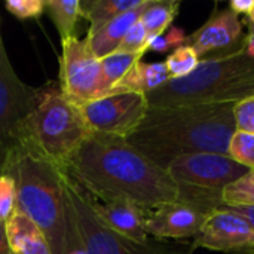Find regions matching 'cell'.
<instances>
[{
  "label": "cell",
  "mask_w": 254,
  "mask_h": 254,
  "mask_svg": "<svg viewBox=\"0 0 254 254\" xmlns=\"http://www.w3.org/2000/svg\"><path fill=\"white\" fill-rule=\"evenodd\" d=\"M65 173L92 199L128 202L146 216L180 201L168 173L119 137L91 132L70 156Z\"/></svg>",
  "instance_id": "1"
},
{
  "label": "cell",
  "mask_w": 254,
  "mask_h": 254,
  "mask_svg": "<svg viewBox=\"0 0 254 254\" xmlns=\"http://www.w3.org/2000/svg\"><path fill=\"white\" fill-rule=\"evenodd\" d=\"M234 106L149 107L127 141L165 171L179 156L228 155L229 141L237 131Z\"/></svg>",
  "instance_id": "2"
},
{
  "label": "cell",
  "mask_w": 254,
  "mask_h": 254,
  "mask_svg": "<svg viewBox=\"0 0 254 254\" xmlns=\"http://www.w3.org/2000/svg\"><path fill=\"white\" fill-rule=\"evenodd\" d=\"M3 174L15 180L16 208L40 228L52 254L67 253L74 229L64 192L65 171L21 141L9 155Z\"/></svg>",
  "instance_id": "3"
},
{
  "label": "cell",
  "mask_w": 254,
  "mask_h": 254,
  "mask_svg": "<svg viewBox=\"0 0 254 254\" xmlns=\"http://www.w3.org/2000/svg\"><path fill=\"white\" fill-rule=\"evenodd\" d=\"M254 97V58L246 48L222 58L202 60L186 77L168 79L146 94L149 107L237 104Z\"/></svg>",
  "instance_id": "4"
},
{
  "label": "cell",
  "mask_w": 254,
  "mask_h": 254,
  "mask_svg": "<svg viewBox=\"0 0 254 254\" xmlns=\"http://www.w3.org/2000/svg\"><path fill=\"white\" fill-rule=\"evenodd\" d=\"M91 135L82 109L58 88H45L27 121L21 141L30 143L52 164L65 171L70 156Z\"/></svg>",
  "instance_id": "5"
},
{
  "label": "cell",
  "mask_w": 254,
  "mask_h": 254,
  "mask_svg": "<svg viewBox=\"0 0 254 254\" xmlns=\"http://www.w3.org/2000/svg\"><path fill=\"white\" fill-rule=\"evenodd\" d=\"M250 170L228 155L196 153L176 158L167 168L179 188L180 201L204 214L223 207L225 189Z\"/></svg>",
  "instance_id": "6"
},
{
  "label": "cell",
  "mask_w": 254,
  "mask_h": 254,
  "mask_svg": "<svg viewBox=\"0 0 254 254\" xmlns=\"http://www.w3.org/2000/svg\"><path fill=\"white\" fill-rule=\"evenodd\" d=\"M43 89L24 83L15 73L0 39V168L19 146L25 125L42 98Z\"/></svg>",
  "instance_id": "7"
},
{
  "label": "cell",
  "mask_w": 254,
  "mask_h": 254,
  "mask_svg": "<svg viewBox=\"0 0 254 254\" xmlns=\"http://www.w3.org/2000/svg\"><path fill=\"white\" fill-rule=\"evenodd\" d=\"M60 89L74 104H83L110 94L100 60L91 51L86 37L63 40L60 58Z\"/></svg>",
  "instance_id": "8"
},
{
  "label": "cell",
  "mask_w": 254,
  "mask_h": 254,
  "mask_svg": "<svg viewBox=\"0 0 254 254\" xmlns=\"http://www.w3.org/2000/svg\"><path fill=\"white\" fill-rule=\"evenodd\" d=\"M64 192L74 232L86 254H146V247L127 241L101 222L89 195L67 173L64 177Z\"/></svg>",
  "instance_id": "9"
},
{
  "label": "cell",
  "mask_w": 254,
  "mask_h": 254,
  "mask_svg": "<svg viewBox=\"0 0 254 254\" xmlns=\"http://www.w3.org/2000/svg\"><path fill=\"white\" fill-rule=\"evenodd\" d=\"M80 109L91 132L127 140L143 122L149 103L143 94L122 92L89 101Z\"/></svg>",
  "instance_id": "10"
},
{
  "label": "cell",
  "mask_w": 254,
  "mask_h": 254,
  "mask_svg": "<svg viewBox=\"0 0 254 254\" xmlns=\"http://www.w3.org/2000/svg\"><path fill=\"white\" fill-rule=\"evenodd\" d=\"M241 18L228 9L213 10L207 22L188 36L186 45L193 48L199 60L222 58L246 48Z\"/></svg>",
  "instance_id": "11"
},
{
  "label": "cell",
  "mask_w": 254,
  "mask_h": 254,
  "mask_svg": "<svg viewBox=\"0 0 254 254\" xmlns=\"http://www.w3.org/2000/svg\"><path fill=\"white\" fill-rule=\"evenodd\" d=\"M196 249L254 254V231L243 217L222 207L207 216L190 246V250Z\"/></svg>",
  "instance_id": "12"
},
{
  "label": "cell",
  "mask_w": 254,
  "mask_h": 254,
  "mask_svg": "<svg viewBox=\"0 0 254 254\" xmlns=\"http://www.w3.org/2000/svg\"><path fill=\"white\" fill-rule=\"evenodd\" d=\"M208 214L186 205L174 202L164 205L146 216V232L158 240H182L195 238Z\"/></svg>",
  "instance_id": "13"
},
{
  "label": "cell",
  "mask_w": 254,
  "mask_h": 254,
  "mask_svg": "<svg viewBox=\"0 0 254 254\" xmlns=\"http://www.w3.org/2000/svg\"><path fill=\"white\" fill-rule=\"evenodd\" d=\"M91 202L101 222L115 234L140 247L149 246V235L144 228L146 213L140 208L128 202H100L92 198Z\"/></svg>",
  "instance_id": "14"
},
{
  "label": "cell",
  "mask_w": 254,
  "mask_h": 254,
  "mask_svg": "<svg viewBox=\"0 0 254 254\" xmlns=\"http://www.w3.org/2000/svg\"><path fill=\"white\" fill-rule=\"evenodd\" d=\"M149 1L150 0H143V3L138 7L122 13L121 16L112 19L110 22L104 24L103 27H100L97 30L88 31V36H86L88 45L98 60H101L107 55H112L118 51L125 34L140 19V16H141L143 10L146 9V6L149 4Z\"/></svg>",
  "instance_id": "15"
},
{
  "label": "cell",
  "mask_w": 254,
  "mask_h": 254,
  "mask_svg": "<svg viewBox=\"0 0 254 254\" xmlns=\"http://www.w3.org/2000/svg\"><path fill=\"white\" fill-rule=\"evenodd\" d=\"M4 226L10 254H52L40 228L18 208L13 210Z\"/></svg>",
  "instance_id": "16"
},
{
  "label": "cell",
  "mask_w": 254,
  "mask_h": 254,
  "mask_svg": "<svg viewBox=\"0 0 254 254\" xmlns=\"http://www.w3.org/2000/svg\"><path fill=\"white\" fill-rule=\"evenodd\" d=\"M170 79L165 63H143L138 61L110 91V94L135 92L149 94ZM109 94V95H110Z\"/></svg>",
  "instance_id": "17"
},
{
  "label": "cell",
  "mask_w": 254,
  "mask_h": 254,
  "mask_svg": "<svg viewBox=\"0 0 254 254\" xmlns=\"http://www.w3.org/2000/svg\"><path fill=\"white\" fill-rule=\"evenodd\" d=\"M143 0H86L80 1L82 16L89 21V30H97L112 19L138 7Z\"/></svg>",
  "instance_id": "18"
},
{
  "label": "cell",
  "mask_w": 254,
  "mask_h": 254,
  "mask_svg": "<svg viewBox=\"0 0 254 254\" xmlns=\"http://www.w3.org/2000/svg\"><path fill=\"white\" fill-rule=\"evenodd\" d=\"M180 10V1L176 0H150L143 10L140 21L144 25L149 39L165 34Z\"/></svg>",
  "instance_id": "19"
},
{
  "label": "cell",
  "mask_w": 254,
  "mask_h": 254,
  "mask_svg": "<svg viewBox=\"0 0 254 254\" xmlns=\"http://www.w3.org/2000/svg\"><path fill=\"white\" fill-rule=\"evenodd\" d=\"M46 13L61 36V42L74 37L76 24L82 16L79 0H46Z\"/></svg>",
  "instance_id": "20"
},
{
  "label": "cell",
  "mask_w": 254,
  "mask_h": 254,
  "mask_svg": "<svg viewBox=\"0 0 254 254\" xmlns=\"http://www.w3.org/2000/svg\"><path fill=\"white\" fill-rule=\"evenodd\" d=\"M144 54H125V52H115L100 60L101 70L107 86L112 88L124 79V76L138 63L141 61Z\"/></svg>",
  "instance_id": "21"
},
{
  "label": "cell",
  "mask_w": 254,
  "mask_h": 254,
  "mask_svg": "<svg viewBox=\"0 0 254 254\" xmlns=\"http://www.w3.org/2000/svg\"><path fill=\"white\" fill-rule=\"evenodd\" d=\"M199 57L193 48L183 45L174 49L164 61L170 74V79H182L189 76L199 64Z\"/></svg>",
  "instance_id": "22"
},
{
  "label": "cell",
  "mask_w": 254,
  "mask_h": 254,
  "mask_svg": "<svg viewBox=\"0 0 254 254\" xmlns=\"http://www.w3.org/2000/svg\"><path fill=\"white\" fill-rule=\"evenodd\" d=\"M223 205H254V170L225 189Z\"/></svg>",
  "instance_id": "23"
},
{
  "label": "cell",
  "mask_w": 254,
  "mask_h": 254,
  "mask_svg": "<svg viewBox=\"0 0 254 254\" xmlns=\"http://www.w3.org/2000/svg\"><path fill=\"white\" fill-rule=\"evenodd\" d=\"M228 156L246 168L254 170V134L237 129L229 141Z\"/></svg>",
  "instance_id": "24"
},
{
  "label": "cell",
  "mask_w": 254,
  "mask_h": 254,
  "mask_svg": "<svg viewBox=\"0 0 254 254\" xmlns=\"http://www.w3.org/2000/svg\"><path fill=\"white\" fill-rule=\"evenodd\" d=\"M147 43H149V36L138 19L125 34L121 46L118 48L116 52H125V54H146L147 52Z\"/></svg>",
  "instance_id": "25"
},
{
  "label": "cell",
  "mask_w": 254,
  "mask_h": 254,
  "mask_svg": "<svg viewBox=\"0 0 254 254\" xmlns=\"http://www.w3.org/2000/svg\"><path fill=\"white\" fill-rule=\"evenodd\" d=\"M4 7L19 19L39 18L46 12V0H6Z\"/></svg>",
  "instance_id": "26"
},
{
  "label": "cell",
  "mask_w": 254,
  "mask_h": 254,
  "mask_svg": "<svg viewBox=\"0 0 254 254\" xmlns=\"http://www.w3.org/2000/svg\"><path fill=\"white\" fill-rule=\"evenodd\" d=\"M186 39H188V34L183 28L171 25V28L165 34L149 39L147 51H156V52H165L170 49L174 51V49L186 45Z\"/></svg>",
  "instance_id": "27"
},
{
  "label": "cell",
  "mask_w": 254,
  "mask_h": 254,
  "mask_svg": "<svg viewBox=\"0 0 254 254\" xmlns=\"http://www.w3.org/2000/svg\"><path fill=\"white\" fill-rule=\"evenodd\" d=\"M16 208V185L7 174H0V222L6 223Z\"/></svg>",
  "instance_id": "28"
},
{
  "label": "cell",
  "mask_w": 254,
  "mask_h": 254,
  "mask_svg": "<svg viewBox=\"0 0 254 254\" xmlns=\"http://www.w3.org/2000/svg\"><path fill=\"white\" fill-rule=\"evenodd\" d=\"M234 116L238 131L254 134V97L237 103L234 106Z\"/></svg>",
  "instance_id": "29"
},
{
  "label": "cell",
  "mask_w": 254,
  "mask_h": 254,
  "mask_svg": "<svg viewBox=\"0 0 254 254\" xmlns=\"http://www.w3.org/2000/svg\"><path fill=\"white\" fill-rule=\"evenodd\" d=\"M223 207L243 217L254 231V205H223Z\"/></svg>",
  "instance_id": "30"
},
{
  "label": "cell",
  "mask_w": 254,
  "mask_h": 254,
  "mask_svg": "<svg viewBox=\"0 0 254 254\" xmlns=\"http://www.w3.org/2000/svg\"><path fill=\"white\" fill-rule=\"evenodd\" d=\"M254 0H232L229 3V9L234 10L238 16L240 15H250V12L253 10Z\"/></svg>",
  "instance_id": "31"
},
{
  "label": "cell",
  "mask_w": 254,
  "mask_h": 254,
  "mask_svg": "<svg viewBox=\"0 0 254 254\" xmlns=\"http://www.w3.org/2000/svg\"><path fill=\"white\" fill-rule=\"evenodd\" d=\"M244 22H247V27H249V31L246 34V49H247V54L254 58V24L249 19H246Z\"/></svg>",
  "instance_id": "32"
},
{
  "label": "cell",
  "mask_w": 254,
  "mask_h": 254,
  "mask_svg": "<svg viewBox=\"0 0 254 254\" xmlns=\"http://www.w3.org/2000/svg\"><path fill=\"white\" fill-rule=\"evenodd\" d=\"M0 254H10L7 237H6V226L3 222H0Z\"/></svg>",
  "instance_id": "33"
},
{
  "label": "cell",
  "mask_w": 254,
  "mask_h": 254,
  "mask_svg": "<svg viewBox=\"0 0 254 254\" xmlns=\"http://www.w3.org/2000/svg\"><path fill=\"white\" fill-rule=\"evenodd\" d=\"M73 229H74V228H73ZM65 254H86V252L83 250V247H82V244H80V241L77 240L76 232H74V235H73V238H71V241H70V247H68V250H67V253Z\"/></svg>",
  "instance_id": "34"
},
{
  "label": "cell",
  "mask_w": 254,
  "mask_h": 254,
  "mask_svg": "<svg viewBox=\"0 0 254 254\" xmlns=\"http://www.w3.org/2000/svg\"><path fill=\"white\" fill-rule=\"evenodd\" d=\"M247 19H249L250 22H253V24H254V7H253V10L250 12V15L247 16Z\"/></svg>",
  "instance_id": "35"
},
{
  "label": "cell",
  "mask_w": 254,
  "mask_h": 254,
  "mask_svg": "<svg viewBox=\"0 0 254 254\" xmlns=\"http://www.w3.org/2000/svg\"><path fill=\"white\" fill-rule=\"evenodd\" d=\"M0 174H1V168H0Z\"/></svg>",
  "instance_id": "36"
},
{
  "label": "cell",
  "mask_w": 254,
  "mask_h": 254,
  "mask_svg": "<svg viewBox=\"0 0 254 254\" xmlns=\"http://www.w3.org/2000/svg\"><path fill=\"white\" fill-rule=\"evenodd\" d=\"M0 39H1V37H0Z\"/></svg>",
  "instance_id": "37"
}]
</instances>
